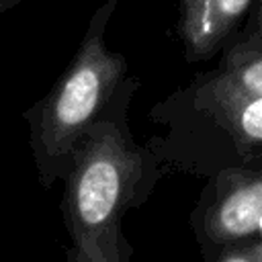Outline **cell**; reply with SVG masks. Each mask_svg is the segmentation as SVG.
I'll use <instances>...</instances> for the list:
<instances>
[{
    "label": "cell",
    "instance_id": "obj_6",
    "mask_svg": "<svg viewBox=\"0 0 262 262\" xmlns=\"http://www.w3.org/2000/svg\"><path fill=\"white\" fill-rule=\"evenodd\" d=\"M188 90L225 100H250L262 96V45L254 49H223L219 66L196 74Z\"/></svg>",
    "mask_w": 262,
    "mask_h": 262
},
{
    "label": "cell",
    "instance_id": "obj_4",
    "mask_svg": "<svg viewBox=\"0 0 262 262\" xmlns=\"http://www.w3.org/2000/svg\"><path fill=\"white\" fill-rule=\"evenodd\" d=\"M262 219V164L221 170L207 178L190 211V227L205 258L256 239Z\"/></svg>",
    "mask_w": 262,
    "mask_h": 262
},
{
    "label": "cell",
    "instance_id": "obj_2",
    "mask_svg": "<svg viewBox=\"0 0 262 262\" xmlns=\"http://www.w3.org/2000/svg\"><path fill=\"white\" fill-rule=\"evenodd\" d=\"M117 4L119 0H102L96 6L70 66L23 113L37 180L43 188L68 176L86 131L129 76L125 55L106 47V29Z\"/></svg>",
    "mask_w": 262,
    "mask_h": 262
},
{
    "label": "cell",
    "instance_id": "obj_3",
    "mask_svg": "<svg viewBox=\"0 0 262 262\" xmlns=\"http://www.w3.org/2000/svg\"><path fill=\"white\" fill-rule=\"evenodd\" d=\"M156 127L145 147L166 174L209 178L221 170L262 164V96L211 98L176 88L149 111Z\"/></svg>",
    "mask_w": 262,
    "mask_h": 262
},
{
    "label": "cell",
    "instance_id": "obj_7",
    "mask_svg": "<svg viewBox=\"0 0 262 262\" xmlns=\"http://www.w3.org/2000/svg\"><path fill=\"white\" fill-rule=\"evenodd\" d=\"M252 8H254L252 16L246 20L244 29L233 37V41L227 47H231V49H254V47L262 45V0H256Z\"/></svg>",
    "mask_w": 262,
    "mask_h": 262
},
{
    "label": "cell",
    "instance_id": "obj_9",
    "mask_svg": "<svg viewBox=\"0 0 262 262\" xmlns=\"http://www.w3.org/2000/svg\"><path fill=\"white\" fill-rule=\"evenodd\" d=\"M23 0H0V14H4L6 10H10V8H14V6H18Z\"/></svg>",
    "mask_w": 262,
    "mask_h": 262
},
{
    "label": "cell",
    "instance_id": "obj_8",
    "mask_svg": "<svg viewBox=\"0 0 262 262\" xmlns=\"http://www.w3.org/2000/svg\"><path fill=\"white\" fill-rule=\"evenodd\" d=\"M207 262H262L254 239L252 242H242V244H233L227 246L223 250H219L213 258H209Z\"/></svg>",
    "mask_w": 262,
    "mask_h": 262
},
{
    "label": "cell",
    "instance_id": "obj_10",
    "mask_svg": "<svg viewBox=\"0 0 262 262\" xmlns=\"http://www.w3.org/2000/svg\"><path fill=\"white\" fill-rule=\"evenodd\" d=\"M254 244H256V250H258V254H260V258H262V219H260V225H258V233H256Z\"/></svg>",
    "mask_w": 262,
    "mask_h": 262
},
{
    "label": "cell",
    "instance_id": "obj_5",
    "mask_svg": "<svg viewBox=\"0 0 262 262\" xmlns=\"http://www.w3.org/2000/svg\"><path fill=\"white\" fill-rule=\"evenodd\" d=\"M256 0H180L178 35L188 61L209 59L233 41Z\"/></svg>",
    "mask_w": 262,
    "mask_h": 262
},
{
    "label": "cell",
    "instance_id": "obj_1",
    "mask_svg": "<svg viewBox=\"0 0 262 262\" xmlns=\"http://www.w3.org/2000/svg\"><path fill=\"white\" fill-rule=\"evenodd\" d=\"M137 88L139 78L129 74L86 131L63 178L59 209L70 235L68 262H131L123 215L143 205L164 176L154 154L131 131Z\"/></svg>",
    "mask_w": 262,
    "mask_h": 262
}]
</instances>
